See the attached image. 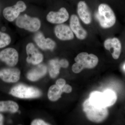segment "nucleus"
I'll list each match as a JSON object with an SVG mask.
<instances>
[{
    "label": "nucleus",
    "instance_id": "f257e3e1",
    "mask_svg": "<svg viewBox=\"0 0 125 125\" xmlns=\"http://www.w3.org/2000/svg\"><path fill=\"white\" fill-rule=\"evenodd\" d=\"M89 99L94 105L107 108L114 105L116 102L117 96L113 90L107 89L103 93L97 91L92 92Z\"/></svg>",
    "mask_w": 125,
    "mask_h": 125
},
{
    "label": "nucleus",
    "instance_id": "cd10ccee",
    "mask_svg": "<svg viewBox=\"0 0 125 125\" xmlns=\"http://www.w3.org/2000/svg\"><path fill=\"white\" fill-rule=\"evenodd\" d=\"M123 69L125 72V63L123 65Z\"/></svg>",
    "mask_w": 125,
    "mask_h": 125
},
{
    "label": "nucleus",
    "instance_id": "4468645a",
    "mask_svg": "<svg viewBox=\"0 0 125 125\" xmlns=\"http://www.w3.org/2000/svg\"><path fill=\"white\" fill-rule=\"evenodd\" d=\"M20 71L15 68L2 69L0 70V78L4 82L14 83L19 80Z\"/></svg>",
    "mask_w": 125,
    "mask_h": 125
},
{
    "label": "nucleus",
    "instance_id": "423d86ee",
    "mask_svg": "<svg viewBox=\"0 0 125 125\" xmlns=\"http://www.w3.org/2000/svg\"><path fill=\"white\" fill-rule=\"evenodd\" d=\"M26 8V5L23 1H19L14 5L5 8L3 11V15L7 21L12 22L19 17L21 13L25 11Z\"/></svg>",
    "mask_w": 125,
    "mask_h": 125
},
{
    "label": "nucleus",
    "instance_id": "a878e982",
    "mask_svg": "<svg viewBox=\"0 0 125 125\" xmlns=\"http://www.w3.org/2000/svg\"><path fill=\"white\" fill-rule=\"evenodd\" d=\"M65 81L64 79H60L57 81L56 82V84L62 88L65 84Z\"/></svg>",
    "mask_w": 125,
    "mask_h": 125
},
{
    "label": "nucleus",
    "instance_id": "dca6fc26",
    "mask_svg": "<svg viewBox=\"0 0 125 125\" xmlns=\"http://www.w3.org/2000/svg\"><path fill=\"white\" fill-rule=\"evenodd\" d=\"M77 13L82 21L86 24L91 23L92 16L87 4L84 1H81L77 5Z\"/></svg>",
    "mask_w": 125,
    "mask_h": 125
},
{
    "label": "nucleus",
    "instance_id": "2eb2a0df",
    "mask_svg": "<svg viewBox=\"0 0 125 125\" xmlns=\"http://www.w3.org/2000/svg\"><path fill=\"white\" fill-rule=\"evenodd\" d=\"M34 40L37 45L43 50H54L56 46L55 42L51 39L46 38L40 32L37 33L34 37Z\"/></svg>",
    "mask_w": 125,
    "mask_h": 125
},
{
    "label": "nucleus",
    "instance_id": "f8f14e48",
    "mask_svg": "<svg viewBox=\"0 0 125 125\" xmlns=\"http://www.w3.org/2000/svg\"><path fill=\"white\" fill-rule=\"evenodd\" d=\"M104 46L105 49L110 52L114 59H118L120 55L122 46L120 41L118 38L107 39L104 42Z\"/></svg>",
    "mask_w": 125,
    "mask_h": 125
},
{
    "label": "nucleus",
    "instance_id": "412c9836",
    "mask_svg": "<svg viewBox=\"0 0 125 125\" xmlns=\"http://www.w3.org/2000/svg\"><path fill=\"white\" fill-rule=\"evenodd\" d=\"M11 38L9 34L0 32V48L4 47L11 42Z\"/></svg>",
    "mask_w": 125,
    "mask_h": 125
},
{
    "label": "nucleus",
    "instance_id": "f3484780",
    "mask_svg": "<svg viewBox=\"0 0 125 125\" xmlns=\"http://www.w3.org/2000/svg\"><path fill=\"white\" fill-rule=\"evenodd\" d=\"M47 68L45 65H40L29 72L27 75L28 79L31 81H36L46 74Z\"/></svg>",
    "mask_w": 125,
    "mask_h": 125
},
{
    "label": "nucleus",
    "instance_id": "6e6552de",
    "mask_svg": "<svg viewBox=\"0 0 125 125\" xmlns=\"http://www.w3.org/2000/svg\"><path fill=\"white\" fill-rule=\"evenodd\" d=\"M0 60L11 67L17 64L19 60V54L14 48H9L0 52Z\"/></svg>",
    "mask_w": 125,
    "mask_h": 125
},
{
    "label": "nucleus",
    "instance_id": "7ed1b4c3",
    "mask_svg": "<svg viewBox=\"0 0 125 125\" xmlns=\"http://www.w3.org/2000/svg\"><path fill=\"white\" fill-rule=\"evenodd\" d=\"M97 18L100 26L103 28H111L116 22V17L114 11L108 5L104 3L99 6Z\"/></svg>",
    "mask_w": 125,
    "mask_h": 125
},
{
    "label": "nucleus",
    "instance_id": "aec40b11",
    "mask_svg": "<svg viewBox=\"0 0 125 125\" xmlns=\"http://www.w3.org/2000/svg\"><path fill=\"white\" fill-rule=\"evenodd\" d=\"M49 75L51 78H55L60 72L61 66L59 61L57 59L51 60L49 62Z\"/></svg>",
    "mask_w": 125,
    "mask_h": 125
},
{
    "label": "nucleus",
    "instance_id": "ddd939ff",
    "mask_svg": "<svg viewBox=\"0 0 125 125\" xmlns=\"http://www.w3.org/2000/svg\"><path fill=\"white\" fill-rule=\"evenodd\" d=\"M54 33L57 37L62 41L70 40L73 39L74 36L70 27L64 24H59L54 28Z\"/></svg>",
    "mask_w": 125,
    "mask_h": 125
},
{
    "label": "nucleus",
    "instance_id": "20e7f679",
    "mask_svg": "<svg viewBox=\"0 0 125 125\" xmlns=\"http://www.w3.org/2000/svg\"><path fill=\"white\" fill-rule=\"evenodd\" d=\"M10 94L15 97L24 99L36 98L42 94L38 89L23 84H18L12 88Z\"/></svg>",
    "mask_w": 125,
    "mask_h": 125
},
{
    "label": "nucleus",
    "instance_id": "0eeeda50",
    "mask_svg": "<svg viewBox=\"0 0 125 125\" xmlns=\"http://www.w3.org/2000/svg\"><path fill=\"white\" fill-rule=\"evenodd\" d=\"M75 61L80 63L84 68L93 69L97 65L98 58L94 54L82 52L77 55L75 58Z\"/></svg>",
    "mask_w": 125,
    "mask_h": 125
},
{
    "label": "nucleus",
    "instance_id": "1a4fd4ad",
    "mask_svg": "<svg viewBox=\"0 0 125 125\" xmlns=\"http://www.w3.org/2000/svg\"><path fill=\"white\" fill-rule=\"evenodd\" d=\"M69 18V14L64 7H62L58 11H50L46 17L47 20L49 22L58 24L66 22Z\"/></svg>",
    "mask_w": 125,
    "mask_h": 125
},
{
    "label": "nucleus",
    "instance_id": "5701e85b",
    "mask_svg": "<svg viewBox=\"0 0 125 125\" xmlns=\"http://www.w3.org/2000/svg\"><path fill=\"white\" fill-rule=\"evenodd\" d=\"M32 125H48L49 124L45 122L44 121L40 119H36L32 122L31 123Z\"/></svg>",
    "mask_w": 125,
    "mask_h": 125
},
{
    "label": "nucleus",
    "instance_id": "b1692460",
    "mask_svg": "<svg viewBox=\"0 0 125 125\" xmlns=\"http://www.w3.org/2000/svg\"><path fill=\"white\" fill-rule=\"evenodd\" d=\"M59 63H60L61 67L66 68H67L69 66V62L66 59H62V60L59 61Z\"/></svg>",
    "mask_w": 125,
    "mask_h": 125
},
{
    "label": "nucleus",
    "instance_id": "a211bd4d",
    "mask_svg": "<svg viewBox=\"0 0 125 125\" xmlns=\"http://www.w3.org/2000/svg\"><path fill=\"white\" fill-rule=\"evenodd\" d=\"M19 106L14 101H0V112H9L14 113L18 111Z\"/></svg>",
    "mask_w": 125,
    "mask_h": 125
},
{
    "label": "nucleus",
    "instance_id": "9d476101",
    "mask_svg": "<svg viewBox=\"0 0 125 125\" xmlns=\"http://www.w3.org/2000/svg\"><path fill=\"white\" fill-rule=\"evenodd\" d=\"M70 27L77 38L83 40L87 38V31L81 26L77 15H72L70 17Z\"/></svg>",
    "mask_w": 125,
    "mask_h": 125
},
{
    "label": "nucleus",
    "instance_id": "393cba45",
    "mask_svg": "<svg viewBox=\"0 0 125 125\" xmlns=\"http://www.w3.org/2000/svg\"><path fill=\"white\" fill-rule=\"evenodd\" d=\"M62 92L66 93H69L72 92V88L69 84H65L64 87L62 88Z\"/></svg>",
    "mask_w": 125,
    "mask_h": 125
},
{
    "label": "nucleus",
    "instance_id": "39448f33",
    "mask_svg": "<svg viewBox=\"0 0 125 125\" xmlns=\"http://www.w3.org/2000/svg\"><path fill=\"white\" fill-rule=\"evenodd\" d=\"M16 24L20 28L34 32L39 29L41 23L40 20L38 18L31 17L25 14L19 16L16 19Z\"/></svg>",
    "mask_w": 125,
    "mask_h": 125
},
{
    "label": "nucleus",
    "instance_id": "bb28decb",
    "mask_svg": "<svg viewBox=\"0 0 125 125\" xmlns=\"http://www.w3.org/2000/svg\"><path fill=\"white\" fill-rule=\"evenodd\" d=\"M3 120H4V118H3V116L2 115V114H0V125H3Z\"/></svg>",
    "mask_w": 125,
    "mask_h": 125
},
{
    "label": "nucleus",
    "instance_id": "4be33fe9",
    "mask_svg": "<svg viewBox=\"0 0 125 125\" xmlns=\"http://www.w3.org/2000/svg\"><path fill=\"white\" fill-rule=\"evenodd\" d=\"M83 69L84 67L83 65L78 62H75L72 66V71L75 73H80Z\"/></svg>",
    "mask_w": 125,
    "mask_h": 125
},
{
    "label": "nucleus",
    "instance_id": "6ab92c4d",
    "mask_svg": "<svg viewBox=\"0 0 125 125\" xmlns=\"http://www.w3.org/2000/svg\"><path fill=\"white\" fill-rule=\"evenodd\" d=\"M62 92V88L56 84L52 85L48 90V98L52 101H57L61 97Z\"/></svg>",
    "mask_w": 125,
    "mask_h": 125
},
{
    "label": "nucleus",
    "instance_id": "9b49d317",
    "mask_svg": "<svg viewBox=\"0 0 125 125\" xmlns=\"http://www.w3.org/2000/svg\"><path fill=\"white\" fill-rule=\"evenodd\" d=\"M26 52L28 56L27 61L28 63L34 65L38 64L43 60L42 54L32 43H30L27 45Z\"/></svg>",
    "mask_w": 125,
    "mask_h": 125
},
{
    "label": "nucleus",
    "instance_id": "f03ea898",
    "mask_svg": "<svg viewBox=\"0 0 125 125\" xmlns=\"http://www.w3.org/2000/svg\"><path fill=\"white\" fill-rule=\"evenodd\" d=\"M83 110L90 120L100 122L106 118L108 112L106 107L99 106L93 104L89 99H86L83 105Z\"/></svg>",
    "mask_w": 125,
    "mask_h": 125
}]
</instances>
